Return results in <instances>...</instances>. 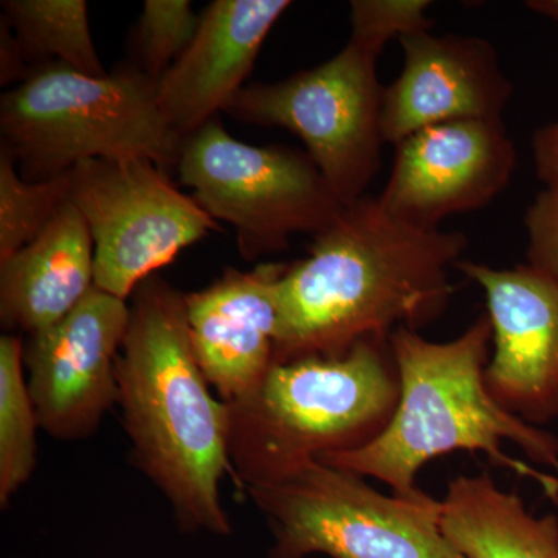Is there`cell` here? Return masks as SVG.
Wrapping results in <instances>:
<instances>
[{
	"instance_id": "8992f818",
	"label": "cell",
	"mask_w": 558,
	"mask_h": 558,
	"mask_svg": "<svg viewBox=\"0 0 558 558\" xmlns=\"http://www.w3.org/2000/svg\"><path fill=\"white\" fill-rule=\"evenodd\" d=\"M270 529L269 558H464L440 527V501L381 494L319 461L245 487Z\"/></svg>"
},
{
	"instance_id": "4fadbf2b",
	"label": "cell",
	"mask_w": 558,
	"mask_h": 558,
	"mask_svg": "<svg viewBox=\"0 0 558 558\" xmlns=\"http://www.w3.org/2000/svg\"><path fill=\"white\" fill-rule=\"evenodd\" d=\"M402 72L384 89L381 134L398 145L414 132L468 119H502L513 86L490 40L417 32L399 39Z\"/></svg>"
},
{
	"instance_id": "d4e9b609",
	"label": "cell",
	"mask_w": 558,
	"mask_h": 558,
	"mask_svg": "<svg viewBox=\"0 0 558 558\" xmlns=\"http://www.w3.org/2000/svg\"><path fill=\"white\" fill-rule=\"evenodd\" d=\"M535 172L543 183L558 178V120L546 124L532 137Z\"/></svg>"
},
{
	"instance_id": "3957f363",
	"label": "cell",
	"mask_w": 558,
	"mask_h": 558,
	"mask_svg": "<svg viewBox=\"0 0 558 558\" xmlns=\"http://www.w3.org/2000/svg\"><path fill=\"white\" fill-rule=\"evenodd\" d=\"M492 325L480 315L461 336L432 341L399 328L389 337L398 368V409L380 436L363 449L328 454L330 468L379 480L392 494L427 499L417 475L428 461L453 451L486 454L492 464L535 481L558 499V439L529 425L492 398L486 384Z\"/></svg>"
},
{
	"instance_id": "cb8c5ba5",
	"label": "cell",
	"mask_w": 558,
	"mask_h": 558,
	"mask_svg": "<svg viewBox=\"0 0 558 558\" xmlns=\"http://www.w3.org/2000/svg\"><path fill=\"white\" fill-rule=\"evenodd\" d=\"M32 70L9 22L2 17L0 21V84L17 86L28 78Z\"/></svg>"
},
{
	"instance_id": "5b68a950",
	"label": "cell",
	"mask_w": 558,
	"mask_h": 558,
	"mask_svg": "<svg viewBox=\"0 0 558 558\" xmlns=\"http://www.w3.org/2000/svg\"><path fill=\"white\" fill-rule=\"evenodd\" d=\"M0 131L31 182L87 160H149L168 174L183 143L161 113L157 81L132 62L102 76L58 61L36 65L0 98Z\"/></svg>"
},
{
	"instance_id": "9c48e42d",
	"label": "cell",
	"mask_w": 558,
	"mask_h": 558,
	"mask_svg": "<svg viewBox=\"0 0 558 558\" xmlns=\"http://www.w3.org/2000/svg\"><path fill=\"white\" fill-rule=\"evenodd\" d=\"M70 175V202L89 227L95 288L128 301L183 248L222 226L153 161L87 160Z\"/></svg>"
},
{
	"instance_id": "ffe728a7",
	"label": "cell",
	"mask_w": 558,
	"mask_h": 558,
	"mask_svg": "<svg viewBox=\"0 0 558 558\" xmlns=\"http://www.w3.org/2000/svg\"><path fill=\"white\" fill-rule=\"evenodd\" d=\"M70 201V175L31 182L0 145V263L31 244Z\"/></svg>"
},
{
	"instance_id": "277c9868",
	"label": "cell",
	"mask_w": 558,
	"mask_h": 558,
	"mask_svg": "<svg viewBox=\"0 0 558 558\" xmlns=\"http://www.w3.org/2000/svg\"><path fill=\"white\" fill-rule=\"evenodd\" d=\"M399 396L389 340L278 363L252 396L229 403L231 470L248 487L363 449L387 428Z\"/></svg>"
},
{
	"instance_id": "d6986e66",
	"label": "cell",
	"mask_w": 558,
	"mask_h": 558,
	"mask_svg": "<svg viewBox=\"0 0 558 558\" xmlns=\"http://www.w3.org/2000/svg\"><path fill=\"white\" fill-rule=\"evenodd\" d=\"M24 341L0 339V505L9 506L13 495L36 469L38 414L24 376Z\"/></svg>"
},
{
	"instance_id": "484cf974",
	"label": "cell",
	"mask_w": 558,
	"mask_h": 558,
	"mask_svg": "<svg viewBox=\"0 0 558 558\" xmlns=\"http://www.w3.org/2000/svg\"><path fill=\"white\" fill-rule=\"evenodd\" d=\"M529 10L558 22V0H531L526 2Z\"/></svg>"
},
{
	"instance_id": "ac0fdd59",
	"label": "cell",
	"mask_w": 558,
	"mask_h": 558,
	"mask_svg": "<svg viewBox=\"0 0 558 558\" xmlns=\"http://www.w3.org/2000/svg\"><path fill=\"white\" fill-rule=\"evenodd\" d=\"M2 11L32 68L58 61L86 75L108 73L84 0H3Z\"/></svg>"
},
{
	"instance_id": "7a4b0ae2",
	"label": "cell",
	"mask_w": 558,
	"mask_h": 558,
	"mask_svg": "<svg viewBox=\"0 0 558 558\" xmlns=\"http://www.w3.org/2000/svg\"><path fill=\"white\" fill-rule=\"evenodd\" d=\"M116 377L132 461L168 499L179 527L230 535L220 499L231 470L230 407L211 395L194 355L185 293L156 275L132 293Z\"/></svg>"
},
{
	"instance_id": "7c38bea8",
	"label": "cell",
	"mask_w": 558,
	"mask_h": 558,
	"mask_svg": "<svg viewBox=\"0 0 558 558\" xmlns=\"http://www.w3.org/2000/svg\"><path fill=\"white\" fill-rule=\"evenodd\" d=\"M484 290L494 355L486 384L510 414L538 427L558 418V281L529 264L454 267Z\"/></svg>"
},
{
	"instance_id": "5bb4252c",
	"label": "cell",
	"mask_w": 558,
	"mask_h": 558,
	"mask_svg": "<svg viewBox=\"0 0 558 558\" xmlns=\"http://www.w3.org/2000/svg\"><path fill=\"white\" fill-rule=\"evenodd\" d=\"M286 267L227 269L208 288L185 293L191 347L209 387L226 403L247 399L277 365V282Z\"/></svg>"
},
{
	"instance_id": "ba28073f",
	"label": "cell",
	"mask_w": 558,
	"mask_h": 558,
	"mask_svg": "<svg viewBox=\"0 0 558 558\" xmlns=\"http://www.w3.org/2000/svg\"><path fill=\"white\" fill-rule=\"evenodd\" d=\"M175 170L213 219L234 227L247 260L284 252L293 234L315 236L343 208L307 153L248 145L219 119L183 138Z\"/></svg>"
},
{
	"instance_id": "8fae6325",
	"label": "cell",
	"mask_w": 558,
	"mask_h": 558,
	"mask_svg": "<svg viewBox=\"0 0 558 558\" xmlns=\"http://www.w3.org/2000/svg\"><path fill=\"white\" fill-rule=\"evenodd\" d=\"M128 325V301L94 288L60 322L27 336L28 389L39 427L51 438L94 435L116 405V365Z\"/></svg>"
},
{
	"instance_id": "7402d4cb",
	"label": "cell",
	"mask_w": 558,
	"mask_h": 558,
	"mask_svg": "<svg viewBox=\"0 0 558 558\" xmlns=\"http://www.w3.org/2000/svg\"><path fill=\"white\" fill-rule=\"evenodd\" d=\"M428 0H355L351 2V38L385 49L391 39L432 31Z\"/></svg>"
},
{
	"instance_id": "603a6c76",
	"label": "cell",
	"mask_w": 558,
	"mask_h": 558,
	"mask_svg": "<svg viewBox=\"0 0 558 558\" xmlns=\"http://www.w3.org/2000/svg\"><path fill=\"white\" fill-rule=\"evenodd\" d=\"M526 264L558 281V178L545 183L524 215Z\"/></svg>"
},
{
	"instance_id": "30bf717a",
	"label": "cell",
	"mask_w": 558,
	"mask_h": 558,
	"mask_svg": "<svg viewBox=\"0 0 558 558\" xmlns=\"http://www.w3.org/2000/svg\"><path fill=\"white\" fill-rule=\"evenodd\" d=\"M395 146V165L377 199L392 218L421 230H439L450 216L490 205L519 163L502 119L433 124Z\"/></svg>"
},
{
	"instance_id": "9a60e30c",
	"label": "cell",
	"mask_w": 558,
	"mask_h": 558,
	"mask_svg": "<svg viewBox=\"0 0 558 558\" xmlns=\"http://www.w3.org/2000/svg\"><path fill=\"white\" fill-rule=\"evenodd\" d=\"M289 0H215L179 60L157 81V101L168 124L185 138L244 89L260 47Z\"/></svg>"
},
{
	"instance_id": "44dd1931",
	"label": "cell",
	"mask_w": 558,
	"mask_h": 558,
	"mask_svg": "<svg viewBox=\"0 0 558 558\" xmlns=\"http://www.w3.org/2000/svg\"><path fill=\"white\" fill-rule=\"evenodd\" d=\"M189 0H146L132 33V64L159 81L199 28Z\"/></svg>"
},
{
	"instance_id": "e0dca14e",
	"label": "cell",
	"mask_w": 558,
	"mask_h": 558,
	"mask_svg": "<svg viewBox=\"0 0 558 558\" xmlns=\"http://www.w3.org/2000/svg\"><path fill=\"white\" fill-rule=\"evenodd\" d=\"M440 527L464 558H558L557 517L534 515L486 473L450 481Z\"/></svg>"
},
{
	"instance_id": "52a82bcc",
	"label": "cell",
	"mask_w": 558,
	"mask_h": 558,
	"mask_svg": "<svg viewBox=\"0 0 558 558\" xmlns=\"http://www.w3.org/2000/svg\"><path fill=\"white\" fill-rule=\"evenodd\" d=\"M381 49L349 38L336 57L277 83L238 92L226 112L258 126L282 128L303 140L341 205L366 196L387 145L381 134Z\"/></svg>"
},
{
	"instance_id": "2e32d148",
	"label": "cell",
	"mask_w": 558,
	"mask_h": 558,
	"mask_svg": "<svg viewBox=\"0 0 558 558\" xmlns=\"http://www.w3.org/2000/svg\"><path fill=\"white\" fill-rule=\"evenodd\" d=\"M94 288V241L69 201L35 241L0 263V318L32 336L64 318Z\"/></svg>"
},
{
	"instance_id": "6da1fadb",
	"label": "cell",
	"mask_w": 558,
	"mask_h": 558,
	"mask_svg": "<svg viewBox=\"0 0 558 558\" xmlns=\"http://www.w3.org/2000/svg\"><path fill=\"white\" fill-rule=\"evenodd\" d=\"M469 240L461 231L421 230L392 218L377 197L343 205L306 258L277 282L278 363L344 354L360 340H389L438 319Z\"/></svg>"
}]
</instances>
